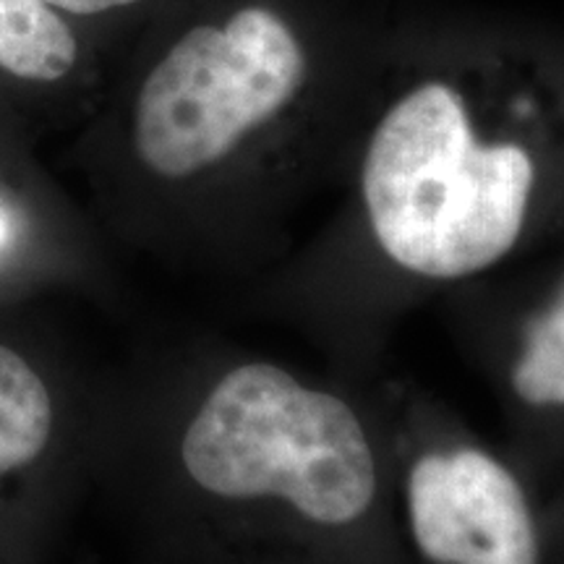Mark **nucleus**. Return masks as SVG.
I'll return each mask as SVG.
<instances>
[{
    "mask_svg": "<svg viewBox=\"0 0 564 564\" xmlns=\"http://www.w3.org/2000/svg\"><path fill=\"white\" fill-rule=\"evenodd\" d=\"M91 32L45 0H0V108L32 133L84 123L105 95Z\"/></svg>",
    "mask_w": 564,
    "mask_h": 564,
    "instance_id": "7",
    "label": "nucleus"
},
{
    "mask_svg": "<svg viewBox=\"0 0 564 564\" xmlns=\"http://www.w3.org/2000/svg\"><path fill=\"white\" fill-rule=\"evenodd\" d=\"M0 564H9V562H3V560H0Z\"/></svg>",
    "mask_w": 564,
    "mask_h": 564,
    "instance_id": "10",
    "label": "nucleus"
},
{
    "mask_svg": "<svg viewBox=\"0 0 564 564\" xmlns=\"http://www.w3.org/2000/svg\"><path fill=\"white\" fill-rule=\"evenodd\" d=\"M394 518L408 564H549L541 489L419 382L377 373Z\"/></svg>",
    "mask_w": 564,
    "mask_h": 564,
    "instance_id": "3",
    "label": "nucleus"
},
{
    "mask_svg": "<svg viewBox=\"0 0 564 564\" xmlns=\"http://www.w3.org/2000/svg\"><path fill=\"white\" fill-rule=\"evenodd\" d=\"M91 491L147 564H408L369 384L223 337L108 371Z\"/></svg>",
    "mask_w": 564,
    "mask_h": 564,
    "instance_id": "1",
    "label": "nucleus"
},
{
    "mask_svg": "<svg viewBox=\"0 0 564 564\" xmlns=\"http://www.w3.org/2000/svg\"><path fill=\"white\" fill-rule=\"evenodd\" d=\"M110 246L34 158V137L0 108V308L47 295L112 293Z\"/></svg>",
    "mask_w": 564,
    "mask_h": 564,
    "instance_id": "6",
    "label": "nucleus"
},
{
    "mask_svg": "<svg viewBox=\"0 0 564 564\" xmlns=\"http://www.w3.org/2000/svg\"><path fill=\"white\" fill-rule=\"evenodd\" d=\"M105 382L32 306L0 308L3 562H45L91 491Z\"/></svg>",
    "mask_w": 564,
    "mask_h": 564,
    "instance_id": "4",
    "label": "nucleus"
},
{
    "mask_svg": "<svg viewBox=\"0 0 564 564\" xmlns=\"http://www.w3.org/2000/svg\"><path fill=\"white\" fill-rule=\"evenodd\" d=\"M45 3L74 21V24L91 32L95 26L108 24V21L129 19L133 13L160 3V0H45Z\"/></svg>",
    "mask_w": 564,
    "mask_h": 564,
    "instance_id": "8",
    "label": "nucleus"
},
{
    "mask_svg": "<svg viewBox=\"0 0 564 564\" xmlns=\"http://www.w3.org/2000/svg\"><path fill=\"white\" fill-rule=\"evenodd\" d=\"M369 110L329 89L285 9L220 0L105 89L70 162L105 243L246 293L293 251L303 178L350 162Z\"/></svg>",
    "mask_w": 564,
    "mask_h": 564,
    "instance_id": "2",
    "label": "nucleus"
},
{
    "mask_svg": "<svg viewBox=\"0 0 564 564\" xmlns=\"http://www.w3.org/2000/svg\"><path fill=\"white\" fill-rule=\"evenodd\" d=\"M541 520H544L549 564H564V474L556 478L554 491L541 497Z\"/></svg>",
    "mask_w": 564,
    "mask_h": 564,
    "instance_id": "9",
    "label": "nucleus"
},
{
    "mask_svg": "<svg viewBox=\"0 0 564 564\" xmlns=\"http://www.w3.org/2000/svg\"><path fill=\"white\" fill-rule=\"evenodd\" d=\"M457 319L502 415L505 442L531 481L544 489L564 474V264L510 288L465 285Z\"/></svg>",
    "mask_w": 564,
    "mask_h": 564,
    "instance_id": "5",
    "label": "nucleus"
}]
</instances>
